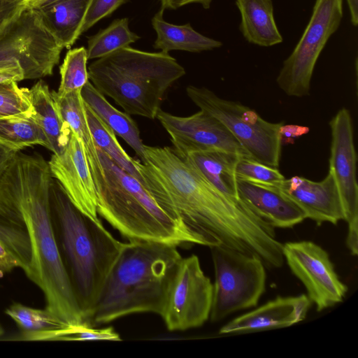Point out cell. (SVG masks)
<instances>
[{
    "label": "cell",
    "instance_id": "obj_31",
    "mask_svg": "<svg viewBox=\"0 0 358 358\" xmlns=\"http://www.w3.org/2000/svg\"><path fill=\"white\" fill-rule=\"evenodd\" d=\"M235 174L238 179L277 187L285 179L278 168L265 165L244 156L240 157Z\"/></svg>",
    "mask_w": 358,
    "mask_h": 358
},
{
    "label": "cell",
    "instance_id": "obj_12",
    "mask_svg": "<svg viewBox=\"0 0 358 358\" xmlns=\"http://www.w3.org/2000/svg\"><path fill=\"white\" fill-rule=\"evenodd\" d=\"M282 254L317 311L343 301L348 287L340 280L329 254L322 247L308 241L287 242L282 245Z\"/></svg>",
    "mask_w": 358,
    "mask_h": 358
},
{
    "label": "cell",
    "instance_id": "obj_2",
    "mask_svg": "<svg viewBox=\"0 0 358 358\" xmlns=\"http://www.w3.org/2000/svg\"><path fill=\"white\" fill-rule=\"evenodd\" d=\"M48 162L17 152L0 176V187L21 211L28 229L32 261L28 278L44 293L46 308L70 325L85 320L62 262L52 223Z\"/></svg>",
    "mask_w": 358,
    "mask_h": 358
},
{
    "label": "cell",
    "instance_id": "obj_28",
    "mask_svg": "<svg viewBox=\"0 0 358 358\" xmlns=\"http://www.w3.org/2000/svg\"><path fill=\"white\" fill-rule=\"evenodd\" d=\"M0 144L16 152L35 145L47 148V139L31 118H1Z\"/></svg>",
    "mask_w": 358,
    "mask_h": 358
},
{
    "label": "cell",
    "instance_id": "obj_15",
    "mask_svg": "<svg viewBox=\"0 0 358 358\" xmlns=\"http://www.w3.org/2000/svg\"><path fill=\"white\" fill-rule=\"evenodd\" d=\"M48 162L52 177L60 183L72 203L93 220L100 222L95 187L82 141L71 131L62 152L53 154Z\"/></svg>",
    "mask_w": 358,
    "mask_h": 358
},
{
    "label": "cell",
    "instance_id": "obj_29",
    "mask_svg": "<svg viewBox=\"0 0 358 358\" xmlns=\"http://www.w3.org/2000/svg\"><path fill=\"white\" fill-rule=\"evenodd\" d=\"M88 58L85 47L70 49L66 52L59 67L60 83L57 96L62 97L67 94L81 90L90 81Z\"/></svg>",
    "mask_w": 358,
    "mask_h": 358
},
{
    "label": "cell",
    "instance_id": "obj_7",
    "mask_svg": "<svg viewBox=\"0 0 358 358\" xmlns=\"http://www.w3.org/2000/svg\"><path fill=\"white\" fill-rule=\"evenodd\" d=\"M186 92L200 110L214 116L227 127L250 158L271 167H278L282 122L266 121L249 107L222 99L203 87L189 85Z\"/></svg>",
    "mask_w": 358,
    "mask_h": 358
},
{
    "label": "cell",
    "instance_id": "obj_11",
    "mask_svg": "<svg viewBox=\"0 0 358 358\" xmlns=\"http://www.w3.org/2000/svg\"><path fill=\"white\" fill-rule=\"evenodd\" d=\"M213 283L199 259L192 255L180 261L169 282L160 313L169 331H184L203 325L210 317Z\"/></svg>",
    "mask_w": 358,
    "mask_h": 358
},
{
    "label": "cell",
    "instance_id": "obj_9",
    "mask_svg": "<svg viewBox=\"0 0 358 358\" xmlns=\"http://www.w3.org/2000/svg\"><path fill=\"white\" fill-rule=\"evenodd\" d=\"M63 48L38 10L27 7L0 31V69L20 65L25 80L52 76Z\"/></svg>",
    "mask_w": 358,
    "mask_h": 358
},
{
    "label": "cell",
    "instance_id": "obj_42",
    "mask_svg": "<svg viewBox=\"0 0 358 358\" xmlns=\"http://www.w3.org/2000/svg\"><path fill=\"white\" fill-rule=\"evenodd\" d=\"M47 1H49V0H32V1H29L27 3V7L35 8Z\"/></svg>",
    "mask_w": 358,
    "mask_h": 358
},
{
    "label": "cell",
    "instance_id": "obj_41",
    "mask_svg": "<svg viewBox=\"0 0 358 358\" xmlns=\"http://www.w3.org/2000/svg\"><path fill=\"white\" fill-rule=\"evenodd\" d=\"M346 1L350 10L351 23L357 27L358 25V0Z\"/></svg>",
    "mask_w": 358,
    "mask_h": 358
},
{
    "label": "cell",
    "instance_id": "obj_44",
    "mask_svg": "<svg viewBox=\"0 0 358 358\" xmlns=\"http://www.w3.org/2000/svg\"><path fill=\"white\" fill-rule=\"evenodd\" d=\"M32 1V0H25L26 4H27L29 1Z\"/></svg>",
    "mask_w": 358,
    "mask_h": 358
},
{
    "label": "cell",
    "instance_id": "obj_1",
    "mask_svg": "<svg viewBox=\"0 0 358 358\" xmlns=\"http://www.w3.org/2000/svg\"><path fill=\"white\" fill-rule=\"evenodd\" d=\"M145 161L136 159L142 185L170 215L209 248L223 245L255 255L266 268L282 266V243L272 225L240 199L216 188L173 148L144 145Z\"/></svg>",
    "mask_w": 358,
    "mask_h": 358
},
{
    "label": "cell",
    "instance_id": "obj_25",
    "mask_svg": "<svg viewBox=\"0 0 358 358\" xmlns=\"http://www.w3.org/2000/svg\"><path fill=\"white\" fill-rule=\"evenodd\" d=\"M22 331L27 341H55L59 334L70 324L48 308L37 309L15 303L6 310Z\"/></svg>",
    "mask_w": 358,
    "mask_h": 358
},
{
    "label": "cell",
    "instance_id": "obj_21",
    "mask_svg": "<svg viewBox=\"0 0 358 358\" xmlns=\"http://www.w3.org/2000/svg\"><path fill=\"white\" fill-rule=\"evenodd\" d=\"M241 14L239 30L250 43L270 47L282 42L272 0H236Z\"/></svg>",
    "mask_w": 358,
    "mask_h": 358
},
{
    "label": "cell",
    "instance_id": "obj_24",
    "mask_svg": "<svg viewBox=\"0 0 358 358\" xmlns=\"http://www.w3.org/2000/svg\"><path fill=\"white\" fill-rule=\"evenodd\" d=\"M205 178L224 194L239 199L235 170L241 157L224 150H203L187 156Z\"/></svg>",
    "mask_w": 358,
    "mask_h": 358
},
{
    "label": "cell",
    "instance_id": "obj_14",
    "mask_svg": "<svg viewBox=\"0 0 358 358\" xmlns=\"http://www.w3.org/2000/svg\"><path fill=\"white\" fill-rule=\"evenodd\" d=\"M331 141L329 172L338 191L344 220L358 219V185L356 178L357 155L350 111L340 109L329 122Z\"/></svg>",
    "mask_w": 358,
    "mask_h": 358
},
{
    "label": "cell",
    "instance_id": "obj_20",
    "mask_svg": "<svg viewBox=\"0 0 358 358\" xmlns=\"http://www.w3.org/2000/svg\"><path fill=\"white\" fill-rule=\"evenodd\" d=\"M34 114L31 117L44 134L47 149L60 154L66 146L71 131L62 120L52 92L39 80L30 89Z\"/></svg>",
    "mask_w": 358,
    "mask_h": 358
},
{
    "label": "cell",
    "instance_id": "obj_19",
    "mask_svg": "<svg viewBox=\"0 0 358 358\" xmlns=\"http://www.w3.org/2000/svg\"><path fill=\"white\" fill-rule=\"evenodd\" d=\"M92 0H49L35 7L59 44L72 46L81 34L87 10Z\"/></svg>",
    "mask_w": 358,
    "mask_h": 358
},
{
    "label": "cell",
    "instance_id": "obj_23",
    "mask_svg": "<svg viewBox=\"0 0 358 358\" xmlns=\"http://www.w3.org/2000/svg\"><path fill=\"white\" fill-rule=\"evenodd\" d=\"M163 13L164 10L161 9L152 19V27L157 33L153 45L155 49L165 52L170 50L200 52L222 45L220 41L195 31L189 23L176 25L167 22L163 18Z\"/></svg>",
    "mask_w": 358,
    "mask_h": 358
},
{
    "label": "cell",
    "instance_id": "obj_8",
    "mask_svg": "<svg viewBox=\"0 0 358 358\" xmlns=\"http://www.w3.org/2000/svg\"><path fill=\"white\" fill-rule=\"evenodd\" d=\"M215 271L211 322L255 307L265 291V265L255 255L217 245L210 247Z\"/></svg>",
    "mask_w": 358,
    "mask_h": 358
},
{
    "label": "cell",
    "instance_id": "obj_17",
    "mask_svg": "<svg viewBox=\"0 0 358 358\" xmlns=\"http://www.w3.org/2000/svg\"><path fill=\"white\" fill-rule=\"evenodd\" d=\"M311 306L306 294L278 296L227 322L220 334H243L287 327L305 320Z\"/></svg>",
    "mask_w": 358,
    "mask_h": 358
},
{
    "label": "cell",
    "instance_id": "obj_10",
    "mask_svg": "<svg viewBox=\"0 0 358 358\" xmlns=\"http://www.w3.org/2000/svg\"><path fill=\"white\" fill-rule=\"evenodd\" d=\"M343 0H316L310 19L294 49L283 62L276 78L287 95L302 97L309 94L317 59L343 15Z\"/></svg>",
    "mask_w": 358,
    "mask_h": 358
},
{
    "label": "cell",
    "instance_id": "obj_34",
    "mask_svg": "<svg viewBox=\"0 0 358 358\" xmlns=\"http://www.w3.org/2000/svg\"><path fill=\"white\" fill-rule=\"evenodd\" d=\"M26 8L25 0H0V31Z\"/></svg>",
    "mask_w": 358,
    "mask_h": 358
},
{
    "label": "cell",
    "instance_id": "obj_33",
    "mask_svg": "<svg viewBox=\"0 0 358 358\" xmlns=\"http://www.w3.org/2000/svg\"><path fill=\"white\" fill-rule=\"evenodd\" d=\"M126 0H92L87 10L81 34L90 29L102 18H104L124 3Z\"/></svg>",
    "mask_w": 358,
    "mask_h": 358
},
{
    "label": "cell",
    "instance_id": "obj_37",
    "mask_svg": "<svg viewBox=\"0 0 358 358\" xmlns=\"http://www.w3.org/2000/svg\"><path fill=\"white\" fill-rule=\"evenodd\" d=\"M348 224L346 245L351 254L356 256L358 253V219L351 221Z\"/></svg>",
    "mask_w": 358,
    "mask_h": 358
},
{
    "label": "cell",
    "instance_id": "obj_38",
    "mask_svg": "<svg viewBox=\"0 0 358 358\" xmlns=\"http://www.w3.org/2000/svg\"><path fill=\"white\" fill-rule=\"evenodd\" d=\"M162 10L176 9L187 4L200 3L204 8H210L212 0H160Z\"/></svg>",
    "mask_w": 358,
    "mask_h": 358
},
{
    "label": "cell",
    "instance_id": "obj_22",
    "mask_svg": "<svg viewBox=\"0 0 358 358\" xmlns=\"http://www.w3.org/2000/svg\"><path fill=\"white\" fill-rule=\"evenodd\" d=\"M84 102L145 161L144 145L136 123L130 115L113 106L105 96L89 81L81 90Z\"/></svg>",
    "mask_w": 358,
    "mask_h": 358
},
{
    "label": "cell",
    "instance_id": "obj_18",
    "mask_svg": "<svg viewBox=\"0 0 358 358\" xmlns=\"http://www.w3.org/2000/svg\"><path fill=\"white\" fill-rule=\"evenodd\" d=\"M238 198L257 216L273 227L291 228L301 223L305 215L277 187L236 178Z\"/></svg>",
    "mask_w": 358,
    "mask_h": 358
},
{
    "label": "cell",
    "instance_id": "obj_3",
    "mask_svg": "<svg viewBox=\"0 0 358 358\" xmlns=\"http://www.w3.org/2000/svg\"><path fill=\"white\" fill-rule=\"evenodd\" d=\"M83 146L95 187L98 215L123 237L176 247L203 245L182 220L167 213L136 178L120 168L94 141Z\"/></svg>",
    "mask_w": 358,
    "mask_h": 358
},
{
    "label": "cell",
    "instance_id": "obj_45",
    "mask_svg": "<svg viewBox=\"0 0 358 358\" xmlns=\"http://www.w3.org/2000/svg\"><path fill=\"white\" fill-rule=\"evenodd\" d=\"M1 118H3V117L0 116V119H1Z\"/></svg>",
    "mask_w": 358,
    "mask_h": 358
},
{
    "label": "cell",
    "instance_id": "obj_39",
    "mask_svg": "<svg viewBox=\"0 0 358 358\" xmlns=\"http://www.w3.org/2000/svg\"><path fill=\"white\" fill-rule=\"evenodd\" d=\"M308 131L309 129L303 126L282 124L280 128V135L282 139L285 137L286 138H294L308 133Z\"/></svg>",
    "mask_w": 358,
    "mask_h": 358
},
{
    "label": "cell",
    "instance_id": "obj_27",
    "mask_svg": "<svg viewBox=\"0 0 358 358\" xmlns=\"http://www.w3.org/2000/svg\"><path fill=\"white\" fill-rule=\"evenodd\" d=\"M139 38L140 36L129 29L128 18L117 19L106 28L88 38L86 49L88 60L99 59L128 47Z\"/></svg>",
    "mask_w": 358,
    "mask_h": 358
},
{
    "label": "cell",
    "instance_id": "obj_4",
    "mask_svg": "<svg viewBox=\"0 0 358 358\" xmlns=\"http://www.w3.org/2000/svg\"><path fill=\"white\" fill-rule=\"evenodd\" d=\"M182 258L173 245L137 240L124 243L100 289L90 324L137 313L160 315Z\"/></svg>",
    "mask_w": 358,
    "mask_h": 358
},
{
    "label": "cell",
    "instance_id": "obj_16",
    "mask_svg": "<svg viewBox=\"0 0 358 358\" xmlns=\"http://www.w3.org/2000/svg\"><path fill=\"white\" fill-rule=\"evenodd\" d=\"M278 187L301 208L306 219L314 220L318 225L323 222L336 224L344 220L336 184L329 172L318 182L294 176L285 179Z\"/></svg>",
    "mask_w": 358,
    "mask_h": 358
},
{
    "label": "cell",
    "instance_id": "obj_40",
    "mask_svg": "<svg viewBox=\"0 0 358 358\" xmlns=\"http://www.w3.org/2000/svg\"><path fill=\"white\" fill-rule=\"evenodd\" d=\"M17 152L0 144V176L8 166Z\"/></svg>",
    "mask_w": 358,
    "mask_h": 358
},
{
    "label": "cell",
    "instance_id": "obj_32",
    "mask_svg": "<svg viewBox=\"0 0 358 358\" xmlns=\"http://www.w3.org/2000/svg\"><path fill=\"white\" fill-rule=\"evenodd\" d=\"M121 340L113 327L96 329L87 324L70 325L63 330L55 341H112Z\"/></svg>",
    "mask_w": 358,
    "mask_h": 358
},
{
    "label": "cell",
    "instance_id": "obj_13",
    "mask_svg": "<svg viewBox=\"0 0 358 358\" xmlns=\"http://www.w3.org/2000/svg\"><path fill=\"white\" fill-rule=\"evenodd\" d=\"M157 118L169 134L173 149L182 157L197 151L218 150L250 157L227 127L202 110L181 117L160 109Z\"/></svg>",
    "mask_w": 358,
    "mask_h": 358
},
{
    "label": "cell",
    "instance_id": "obj_43",
    "mask_svg": "<svg viewBox=\"0 0 358 358\" xmlns=\"http://www.w3.org/2000/svg\"><path fill=\"white\" fill-rule=\"evenodd\" d=\"M3 334V329L1 327V325L0 324V337Z\"/></svg>",
    "mask_w": 358,
    "mask_h": 358
},
{
    "label": "cell",
    "instance_id": "obj_35",
    "mask_svg": "<svg viewBox=\"0 0 358 358\" xmlns=\"http://www.w3.org/2000/svg\"><path fill=\"white\" fill-rule=\"evenodd\" d=\"M15 267L22 268L21 263L8 249L0 242V273L10 271Z\"/></svg>",
    "mask_w": 358,
    "mask_h": 358
},
{
    "label": "cell",
    "instance_id": "obj_36",
    "mask_svg": "<svg viewBox=\"0 0 358 358\" xmlns=\"http://www.w3.org/2000/svg\"><path fill=\"white\" fill-rule=\"evenodd\" d=\"M23 80H25L24 73L20 65L0 69V84Z\"/></svg>",
    "mask_w": 358,
    "mask_h": 358
},
{
    "label": "cell",
    "instance_id": "obj_5",
    "mask_svg": "<svg viewBox=\"0 0 358 358\" xmlns=\"http://www.w3.org/2000/svg\"><path fill=\"white\" fill-rule=\"evenodd\" d=\"M50 206L61 258L85 322L90 324L100 289L124 243L106 230L101 221L96 222L79 210L54 178Z\"/></svg>",
    "mask_w": 358,
    "mask_h": 358
},
{
    "label": "cell",
    "instance_id": "obj_30",
    "mask_svg": "<svg viewBox=\"0 0 358 358\" xmlns=\"http://www.w3.org/2000/svg\"><path fill=\"white\" fill-rule=\"evenodd\" d=\"M33 114L30 89L20 87L17 82L0 84L1 117L29 118Z\"/></svg>",
    "mask_w": 358,
    "mask_h": 358
},
{
    "label": "cell",
    "instance_id": "obj_6",
    "mask_svg": "<svg viewBox=\"0 0 358 358\" xmlns=\"http://www.w3.org/2000/svg\"><path fill=\"white\" fill-rule=\"evenodd\" d=\"M88 73L94 87L125 113L155 120L166 91L185 71L169 52L128 46L94 61Z\"/></svg>",
    "mask_w": 358,
    "mask_h": 358
},
{
    "label": "cell",
    "instance_id": "obj_26",
    "mask_svg": "<svg viewBox=\"0 0 358 358\" xmlns=\"http://www.w3.org/2000/svg\"><path fill=\"white\" fill-rule=\"evenodd\" d=\"M85 108L90 133L95 145L105 152L120 168L142 184V178L136 167V159L126 152L112 129L85 103Z\"/></svg>",
    "mask_w": 358,
    "mask_h": 358
}]
</instances>
